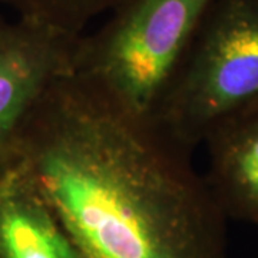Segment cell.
<instances>
[{
	"mask_svg": "<svg viewBox=\"0 0 258 258\" xmlns=\"http://www.w3.org/2000/svg\"><path fill=\"white\" fill-rule=\"evenodd\" d=\"M258 108V0H214L154 123L189 151Z\"/></svg>",
	"mask_w": 258,
	"mask_h": 258,
	"instance_id": "obj_3",
	"label": "cell"
},
{
	"mask_svg": "<svg viewBox=\"0 0 258 258\" xmlns=\"http://www.w3.org/2000/svg\"><path fill=\"white\" fill-rule=\"evenodd\" d=\"M204 147V178L227 220L258 225V108L214 132Z\"/></svg>",
	"mask_w": 258,
	"mask_h": 258,
	"instance_id": "obj_6",
	"label": "cell"
},
{
	"mask_svg": "<svg viewBox=\"0 0 258 258\" xmlns=\"http://www.w3.org/2000/svg\"><path fill=\"white\" fill-rule=\"evenodd\" d=\"M214 0H123L75 62L82 76L122 111L154 122Z\"/></svg>",
	"mask_w": 258,
	"mask_h": 258,
	"instance_id": "obj_2",
	"label": "cell"
},
{
	"mask_svg": "<svg viewBox=\"0 0 258 258\" xmlns=\"http://www.w3.org/2000/svg\"><path fill=\"white\" fill-rule=\"evenodd\" d=\"M192 154L72 72L39 103L19 165L85 258H228L227 217Z\"/></svg>",
	"mask_w": 258,
	"mask_h": 258,
	"instance_id": "obj_1",
	"label": "cell"
},
{
	"mask_svg": "<svg viewBox=\"0 0 258 258\" xmlns=\"http://www.w3.org/2000/svg\"><path fill=\"white\" fill-rule=\"evenodd\" d=\"M82 35L0 18V178L19 164L23 134L43 96L75 71Z\"/></svg>",
	"mask_w": 258,
	"mask_h": 258,
	"instance_id": "obj_4",
	"label": "cell"
},
{
	"mask_svg": "<svg viewBox=\"0 0 258 258\" xmlns=\"http://www.w3.org/2000/svg\"><path fill=\"white\" fill-rule=\"evenodd\" d=\"M123 0H0L29 19L72 35L85 33L86 26L101 15L111 13Z\"/></svg>",
	"mask_w": 258,
	"mask_h": 258,
	"instance_id": "obj_7",
	"label": "cell"
},
{
	"mask_svg": "<svg viewBox=\"0 0 258 258\" xmlns=\"http://www.w3.org/2000/svg\"><path fill=\"white\" fill-rule=\"evenodd\" d=\"M0 258H85L19 164L0 178Z\"/></svg>",
	"mask_w": 258,
	"mask_h": 258,
	"instance_id": "obj_5",
	"label": "cell"
}]
</instances>
